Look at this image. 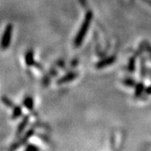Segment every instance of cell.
<instances>
[{
    "label": "cell",
    "instance_id": "1",
    "mask_svg": "<svg viewBox=\"0 0 151 151\" xmlns=\"http://www.w3.org/2000/svg\"><path fill=\"white\" fill-rule=\"evenodd\" d=\"M93 17V12H92L91 10H88L87 12H86L83 21L82 22L80 29L77 32V34H76L75 39H74V46L76 47L80 46L82 45V43H83V42L84 38H85L86 35V33L88 32V30L90 29Z\"/></svg>",
    "mask_w": 151,
    "mask_h": 151
},
{
    "label": "cell",
    "instance_id": "2",
    "mask_svg": "<svg viewBox=\"0 0 151 151\" xmlns=\"http://www.w3.org/2000/svg\"><path fill=\"white\" fill-rule=\"evenodd\" d=\"M12 29H13V26L12 24H8L5 28L4 32L2 34V42H1V46L3 50L8 49L9 46L11 42V39H12Z\"/></svg>",
    "mask_w": 151,
    "mask_h": 151
},
{
    "label": "cell",
    "instance_id": "3",
    "mask_svg": "<svg viewBox=\"0 0 151 151\" xmlns=\"http://www.w3.org/2000/svg\"><path fill=\"white\" fill-rule=\"evenodd\" d=\"M34 133H35L34 129H29L28 131L25 133V135H24L23 137H21L18 141H16V143L12 144V147H10V150H16L17 149V148H19V147H20L21 146L25 145V144L27 143V141H28L30 137H32V136H33Z\"/></svg>",
    "mask_w": 151,
    "mask_h": 151
},
{
    "label": "cell",
    "instance_id": "4",
    "mask_svg": "<svg viewBox=\"0 0 151 151\" xmlns=\"http://www.w3.org/2000/svg\"><path fill=\"white\" fill-rule=\"evenodd\" d=\"M116 60V57L114 56H110L108 57H106L103 60H99L98 63L96 64V67L97 69H103L108 66H110L111 64H113Z\"/></svg>",
    "mask_w": 151,
    "mask_h": 151
},
{
    "label": "cell",
    "instance_id": "5",
    "mask_svg": "<svg viewBox=\"0 0 151 151\" xmlns=\"http://www.w3.org/2000/svg\"><path fill=\"white\" fill-rule=\"evenodd\" d=\"M76 77H77V73H69L63 76L60 79H59L57 80V84L60 85V84L66 83H69L70 81H73Z\"/></svg>",
    "mask_w": 151,
    "mask_h": 151
},
{
    "label": "cell",
    "instance_id": "6",
    "mask_svg": "<svg viewBox=\"0 0 151 151\" xmlns=\"http://www.w3.org/2000/svg\"><path fill=\"white\" fill-rule=\"evenodd\" d=\"M29 120V116H25L22 119V120L20 122V123L19 124L18 127H17V130H16V136L18 137L19 136L21 133H22L25 128L26 127V126L28 125Z\"/></svg>",
    "mask_w": 151,
    "mask_h": 151
},
{
    "label": "cell",
    "instance_id": "7",
    "mask_svg": "<svg viewBox=\"0 0 151 151\" xmlns=\"http://www.w3.org/2000/svg\"><path fill=\"white\" fill-rule=\"evenodd\" d=\"M25 60H26V63L28 66H34V64H36L34 61V54L32 50H29L27 51L25 56Z\"/></svg>",
    "mask_w": 151,
    "mask_h": 151
},
{
    "label": "cell",
    "instance_id": "8",
    "mask_svg": "<svg viewBox=\"0 0 151 151\" xmlns=\"http://www.w3.org/2000/svg\"><path fill=\"white\" fill-rule=\"evenodd\" d=\"M23 105L25 106L27 109H29V110H32L34 106L33 99H32V98L29 97V96L25 98L23 100Z\"/></svg>",
    "mask_w": 151,
    "mask_h": 151
},
{
    "label": "cell",
    "instance_id": "9",
    "mask_svg": "<svg viewBox=\"0 0 151 151\" xmlns=\"http://www.w3.org/2000/svg\"><path fill=\"white\" fill-rule=\"evenodd\" d=\"M143 90H145L144 86L143 83H138L136 84V90H135V96L138 97L141 95Z\"/></svg>",
    "mask_w": 151,
    "mask_h": 151
},
{
    "label": "cell",
    "instance_id": "10",
    "mask_svg": "<svg viewBox=\"0 0 151 151\" xmlns=\"http://www.w3.org/2000/svg\"><path fill=\"white\" fill-rule=\"evenodd\" d=\"M13 109V113H12V119H16V118L19 117L21 114H22V108L19 106H15Z\"/></svg>",
    "mask_w": 151,
    "mask_h": 151
},
{
    "label": "cell",
    "instance_id": "11",
    "mask_svg": "<svg viewBox=\"0 0 151 151\" xmlns=\"http://www.w3.org/2000/svg\"><path fill=\"white\" fill-rule=\"evenodd\" d=\"M2 103L5 104V105H6L7 106H9V107L13 108L15 106L14 104H12V102L11 101V100H10L8 97L5 96H3L2 97Z\"/></svg>",
    "mask_w": 151,
    "mask_h": 151
},
{
    "label": "cell",
    "instance_id": "12",
    "mask_svg": "<svg viewBox=\"0 0 151 151\" xmlns=\"http://www.w3.org/2000/svg\"><path fill=\"white\" fill-rule=\"evenodd\" d=\"M123 84L129 87H132V86H136V82L133 80V79H130V78H127V79H125V80L123 81Z\"/></svg>",
    "mask_w": 151,
    "mask_h": 151
},
{
    "label": "cell",
    "instance_id": "13",
    "mask_svg": "<svg viewBox=\"0 0 151 151\" xmlns=\"http://www.w3.org/2000/svg\"><path fill=\"white\" fill-rule=\"evenodd\" d=\"M135 69V60L132 58L131 60H129V70H130L131 72H133Z\"/></svg>",
    "mask_w": 151,
    "mask_h": 151
},
{
    "label": "cell",
    "instance_id": "14",
    "mask_svg": "<svg viewBox=\"0 0 151 151\" xmlns=\"http://www.w3.org/2000/svg\"><path fill=\"white\" fill-rule=\"evenodd\" d=\"M39 148L33 144H29L26 147V150H39Z\"/></svg>",
    "mask_w": 151,
    "mask_h": 151
},
{
    "label": "cell",
    "instance_id": "15",
    "mask_svg": "<svg viewBox=\"0 0 151 151\" xmlns=\"http://www.w3.org/2000/svg\"><path fill=\"white\" fill-rule=\"evenodd\" d=\"M145 46L146 49H147V50H148V52H150V54H151V46H150V45L149 43H148V44L146 43L145 46Z\"/></svg>",
    "mask_w": 151,
    "mask_h": 151
},
{
    "label": "cell",
    "instance_id": "16",
    "mask_svg": "<svg viewBox=\"0 0 151 151\" xmlns=\"http://www.w3.org/2000/svg\"><path fill=\"white\" fill-rule=\"evenodd\" d=\"M145 92L147 94H151V86H149L145 89Z\"/></svg>",
    "mask_w": 151,
    "mask_h": 151
}]
</instances>
